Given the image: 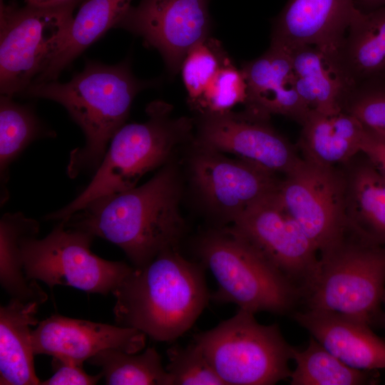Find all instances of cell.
Wrapping results in <instances>:
<instances>
[{
    "label": "cell",
    "instance_id": "obj_4",
    "mask_svg": "<svg viewBox=\"0 0 385 385\" xmlns=\"http://www.w3.org/2000/svg\"><path fill=\"white\" fill-rule=\"evenodd\" d=\"M171 106L150 103L144 123L124 124L113 136L109 147L87 187L64 207L46 216L66 220L93 200L135 186L146 173L165 163L174 148L190 137L193 120L170 116Z\"/></svg>",
    "mask_w": 385,
    "mask_h": 385
},
{
    "label": "cell",
    "instance_id": "obj_20",
    "mask_svg": "<svg viewBox=\"0 0 385 385\" xmlns=\"http://www.w3.org/2000/svg\"><path fill=\"white\" fill-rule=\"evenodd\" d=\"M344 175L349 229L362 240L385 246V175L364 155Z\"/></svg>",
    "mask_w": 385,
    "mask_h": 385
},
{
    "label": "cell",
    "instance_id": "obj_23",
    "mask_svg": "<svg viewBox=\"0 0 385 385\" xmlns=\"http://www.w3.org/2000/svg\"><path fill=\"white\" fill-rule=\"evenodd\" d=\"M301 125L298 146L304 159L334 166L349 162L361 153L364 128L344 111L328 115L312 110Z\"/></svg>",
    "mask_w": 385,
    "mask_h": 385
},
{
    "label": "cell",
    "instance_id": "obj_28",
    "mask_svg": "<svg viewBox=\"0 0 385 385\" xmlns=\"http://www.w3.org/2000/svg\"><path fill=\"white\" fill-rule=\"evenodd\" d=\"M49 135L31 108L0 96V171L1 181L6 183L8 168L14 160L33 140Z\"/></svg>",
    "mask_w": 385,
    "mask_h": 385
},
{
    "label": "cell",
    "instance_id": "obj_11",
    "mask_svg": "<svg viewBox=\"0 0 385 385\" xmlns=\"http://www.w3.org/2000/svg\"><path fill=\"white\" fill-rule=\"evenodd\" d=\"M232 223L231 228L285 277L301 283L302 291L309 289L319 270L318 251L277 190L255 202Z\"/></svg>",
    "mask_w": 385,
    "mask_h": 385
},
{
    "label": "cell",
    "instance_id": "obj_5",
    "mask_svg": "<svg viewBox=\"0 0 385 385\" xmlns=\"http://www.w3.org/2000/svg\"><path fill=\"white\" fill-rule=\"evenodd\" d=\"M197 252L217 282L214 301L233 303L253 314H284L302 291L231 227L204 235Z\"/></svg>",
    "mask_w": 385,
    "mask_h": 385
},
{
    "label": "cell",
    "instance_id": "obj_30",
    "mask_svg": "<svg viewBox=\"0 0 385 385\" xmlns=\"http://www.w3.org/2000/svg\"><path fill=\"white\" fill-rule=\"evenodd\" d=\"M247 100V83L242 69L231 59L226 60L192 108L200 115L219 114L232 111Z\"/></svg>",
    "mask_w": 385,
    "mask_h": 385
},
{
    "label": "cell",
    "instance_id": "obj_35",
    "mask_svg": "<svg viewBox=\"0 0 385 385\" xmlns=\"http://www.w3.org/2000/svg\"><path fill=\"white\" fill-rule=\"evenodd\" d=\"M356 5H359L363 11H369L379 7L385 6V0H355Z\"/></svg>",
    "mask_w": 385,
    "mask_h": 385
},
{
    "label": "cell",
    "instance_id": "obj_26",
    "mask_svg": "<svg viewBox=\"0 0 385 385\" xmlns=\"http://www.w3.org/2000/svg\"><path fill=\"white\" fill-rule=\"evenodd\" d=\"M296 367L291 372V385H360L371 384L370 371L348 366L329 351L313 337L303 350L292 347Z\"/></svg>",
    "mask_w": 385,
    "mask_h": 385
},
{
    "label": "cell",
    "instance_id": "obj_34",
    "mask_svg": "<svg viewBox=\"0 0 385 385\" xmlns=\"http://www.w3.org/2000/svg\"><path fill=\"white\" fill-rule=\"evenodd\" d=\"M360 152L385 175V135L364 128Z\"/></svg>",
    "mask_w": 385,
    "mask_h": 385
},
{
    "label": "cell",
    "instance_id": "obj_12",
    "mask_svg": "<svg viewBox=\"0 0 385 385\" xmlns=\"http://www.w3.org/2000/svg\"><path fill=\"white\" fill-rule=\"evenodd\" d=\"M210 0H140L115 28L140 36L156 49L173 75L180 71L188 51L210 36Z\"/></svg>",
    "mask_w": 385,
    "mask_h": 385
},
{
    "label": "cell",
    "instance_id": "obj_25",
    "mask_svg": "<svg viewBox=\"0 0 385 385\" xmlns=\"http://www.w3.org/2000/svg\"><path fill=\"white\" fill-rule=\"evenodd\" d=\"M38 230V222L20 212L5 213L0 220L1 285L11 299L40 305L48 295L36 280L26 278L21 254L23 237L37 235Z\"/></svg>",
    "mask_w": 385,
    "mask_h": 385
},
{
    "label": "cell",
    "instance_id": "obj_33",
    "mask_svg": "<svg viewBox=\"0 0 385 385\" xmlns=\"http://www.w3.org/2000/svg\"><path fill=\"white\" fill-rule=\"evenodd\" d=\"M51 365L54 374L49 379L41 381V385H93L103 377L101 372L89 375L79 365L68 359L53 356Z\"/></svg>",
    "mask_w": 385,
    "mask_h": 385
},
{
    "label": "cell",
    "instance_id": "obj_9",
    "mask_svg": "<svg viewBox=\"0 0 385 385\" xmlns=\"http://www.w3.org/2000/svg\"><path fill=\"white\" fill-rule=\"evenodd\" d=\"M27 235L21 241L24 271L29 280H39L51 289L68 286L89 293H113L133 267L93 254L94 235L66 227L60 221L42 239Z\"/></svg>",
    "mask_w": 385,
    "mask_h": 385
},
{
    "label": "cell",
    "instance_id": "obj_2",
    "mask_svg": "<svg viewBox=\"0 0 385 385\" xmlns=\"http://www.w3.org/2000/svg\"><path fill=\"white\" fill-rule=\"evenodd\" d=\"M112 294L119 326L163 342L188 332L210 298L202 267L185 259L177 247L161 251L142 267H133Z\"/></svg>",
    "mask_w": 385,
    "mask_h": 385
},
{
    "label": "cell",
    "instance_id": "obj_10",
    "mask_svg": "<svg viewBox=\"0 0 385 385\" xmlns=\"http://www.w3.org/2000/svg\"><path fill=\"white\" fill-rule=\"evenodd\" d=\"M277 195L321 255L346 239L345 175L334 166L302 158L280 180Z\"/></svg>",
    "mask_w": 385,
    "mask_h": 385
},
{
    "label": "cell",
    "instance_id": "obj_32",
    "mask_svg": "<svg viewBox=\"0 0 385 385\" xmlns=\"http://www.w3.org/2000/svg\"><path fill=\"white\" fill-rule=\"evenodd\" d=\"M342 111L366 129L385 135V78L362 83L346 93Z\"/></svg>",
    "mask_w": 385,
    "mask_h": 385
},
{
    "label": "cell",
    "instance_id": "obj_36",
    "mask_svg": "<svg viewBox=\"0 0 385 385\" xmlns=\"http://www.w3.org/2000/svg\"><path fill=\"white\" fill-rule=\"evenodd\" d=\"M73 0H25L26 4L38 6H52L66 3Z\"/></svg>",
    "mask_w": 385,
    "mask_h": 385
},
{
    "label": "cell",
    "instance_id": "obj_38",
    "mask_svg": "<svg viewBox=\"0 0 385 385\" xmlns=\"http://www.w3.org/2000/svg\"><path fill=\"white\" fill-rule=\"evenodd\" d=\"M0 1H2V0H0Z\"/></svg>",
    "mask_w": 385,
    "mask_h": 385
},
{
    "label": "cell",
    "instance_id": "obj_15",
    "mask_svg": "<svg viewBox=\"0 0 385 385\" xmlns=\"http://www.w3.org/2000/svg\"><path fill=\"white\" fill-rule=\"evenodd\" d=\"M34 354L84 361L108 349L138 353L145 346L146 334L136 329L53 314L31 331Z\"/></svg>",
    "mask_w": 385,
    "mask_h": 385
},
{
    "label": "cell",
    "instance_id": "obj_14",
    "mask_svg": "<svg viewBox=\"0 0 385 385\" xmlns=\"http://www.w3.org/2000/svg\"><path fill=\"white\" fill-rule=\"evenodd\" d=\"M195 143L285 175L302 160L295 147L267 123L245 111L200 115Z\"/></svg>",
    "mask_w": 385,
    "mask_h": 385
},
{
    "label": "cell",
    "instance_id": "obj_31",
    "mask_svg": "<svg viewBox=\"0 0 385 385\" xmlns=\"http://www.w3.org/2000/svg\"><path fill=\"white\" fill-rule=\"evenodd\" d=\"M166 371L173 385H225L195 342L174 345L167 350Z\"/></svg>",
    "mask_w": 385,
    "mask_h": 385
},
{
    "label": "cell",
    "instance_id": "obj_19",
    "mask_svg": "<svg viewBox=\"0 0 385 385\" xmlns=\"http://www.w3.org/2000/svg\"><path fill=\"white\" fill-rule=\"evenodd\" d=\"M348 31L335 61L349 88L385 78V6L358 8Z\"/></svg>",
    "mask_w": 385,
    "mask_h": 385
},
{
    "label": "cell",
    "instance_id": "obj_17",
    "mask_svg": "<svg viewBox=\"0 0 385 385\" xmlns=\"http://www.w3.org/2000/svg\"><path fill=\"white\" fill-rule=\"evenodd\" d=\"M247 83L245 111L268 120L280 115L302 125L312 111L300 96L289 53L270 45L241 68Z\"/></svg>",
    "mask_w": 385,
    "mask_h": 385
},
{
    "label": "cell",
    "instance_id": "obj_3",
    "mask_svg": "<svg viewBox=\"0 0 385 385\" xmlns=\"http://www.w3.org/2000/svg\"><path fill=\"white\" fill-rule=\"evenodd\" d=\"M155 83L135 78L128 60L115 65L87 61L69 81L34 83L23 94L58 103L81 128L86 143L71 152L67 168L74 178L98 168L113 136L125 124L134 98Z\"/></svg>",
    "mask_w": 385,
    "mask_h": 385
},
{
    "label": "cell",
    "instance_id": "obj_37",
    "mask_svg": "<svg viewBox=\"0 0 385 385\" xmlns=\"http://www.w3.org/2000/svg\"><path fill=\"white\" fill-rule=\"evenodd\" d=\"M382 302L384 304V306H385V290H384V295H383ZM384 321H385V315L384 316Z\"/></svg>",
    "mask_w": 385,
    "mask_h": 385
},
{
    "label": "cell",
    "instance_id": "obj_29",
    "mask_svg": "<svg viewBox=\"0 0 385 385\" xmlns=\"http://www.w3.org/2000/svg\"><path fill=\"white\" fill-rule=\"evenodd\" d=\"M229 58L220 42L210 36L196 44L186 54L180 71L192 108Z\"/></svg>",
    "mask_w": 385,
    "mask_h": 385
},
{
    "label": "cell",
    "instance_id": "obj_21",
    "mask_svg": "<svg viewBox=\"0 0 385 385\" xmlns=\"http://www.w3.org/2000/svg\"><path fill=\"white\" fill-rule=\"evenodd\" d=\"M132 0H83L56 51L32 83L56 81L88 46L116 25Z\"/></svg>",
    "mask_w": 385,
    "mask_h": 385
},
{
    "label": "cell",
    "instance_id": "obj_27",
    "mask_svg": "<svg viewBox=\"0 0 385 385\" xmlns=\"http://www.w3.org/2000/svg\"><path fill=\"white\" fill-rule=\"evenodd\" d=\"M87 361L101 369L108 385H173L171 376L154 347H148L139 354L108 349Z\"/></svg>",
    "mask_w": 385,
    "mask_h": 385
},
{
    "label": "cell",
    "instance_id": "obj_8",
    "mask_svg": "<svg viewBox=\"0 0 385 385\" xmlns=\"http://www.w3.org/2000/svg\"><path fill=\"white\" fill-rule=\"evenodd\" d=\"M83 0L38 6L0 2V92L23 94L56 51Z\"/></svg>",
    "mask_w": 385,
    "mask_h": 385
},
{
    "label": "cell",
    "instance_id": "obj_6",
    "mask_svg": "<svg viewBox=\"0 0 385 385\" xmlns=\"http://www.w3.org/2000/svg\"><path fill=\"white\" fill-rule=\"evenodd\" d=\"M254 314L239 309L232 317L194 336L225 385H272L290 376L292 347L277 324H261Z\"/></svg>",
    "mask_w": 385,
    "mask_h": 385
},
{
    "label": "cell",
    "instance_id": "obj_13",
    "mask_svg": "<svg viewBox=\"0 0 385 385\" xmlns=\"http://www.w3.org/2000/svg\"><path fill=\"white\" fill-rule=\"evenodd\" d=\"M190 161L192 181L214 213L232 222L257 201L275 192L277 175L240 158L196 144Z\"/></svg>",
    "mask_w": 385,
    "mask_h": 385
},
{
    "label": "cell",
    "instance_id": "obj_24",
    "mask_svg": "<svg viewBox=\"0 0 385 385\" xmlns=\"http://www.w3.org/2000/svg\"><path fill=\"white\" fill-rule=\"evenodd\" d=\"M285 50L292 58L297 91L309 108L328 115L342 111L350 88L334 59L312 46Z\"/></svg>",
    "mask_w": 385,
    "mask_h": 385
},
{
    "label": "cell",
    "instance_id": "obj_16",
    "mask_svg": "<svg viewBox=\"0 0 385 385\" xmlns=\"http://www.w3.org/2000/svg\"><path fill=\"white\" fill-rule=\"evenodd\" d=\"M357 10L355 0H287L273 21L270 45L312 46L334 58Z\"/></svg>",
    "mask_w": 385,
    "mask_h": 385
},
{
    "label": "cell",
    "instance_id": "obj_18",
    "mask_svg": "<svg viewBox=\"0 0 385 385\" xmlns=\"http://www.w3.org/2000/svg\"><path fill=\"white\" fill-rule=\"evenodd\" d=\"M294 318L348 366L364 371L385 369V341L369 325L339 313L313 309L297 312Z\"/></svg>",
    "mask_w": 385,
    "mask_h": 385
},
{
    "label": "cell",
    "instance_id": "obj_7",
    "mask_svg": "<svg viewBox=\"0 0 385 385\" xmlns=\"http://www.w3.org/2000/svg\"><path fill=\"white\" fill-rule=\"evenodd\" d=\"M319 263L306 292L308 309L339 313L370 327L377 324L385 290V246L345 239L322 255Z\"/></svg>",
    "mask_w": 385,
    "mask_h": 385
},
{
    "label": "cell",
    "instance_id": "obj_1",
    "mask_svg": "<svg viewBox=\"0 0 385 385\" xmlns=\"http://www.w3.org/2000/svg\"><path fill=\"white\" fill-rule=\"evenodd\" d=\"M180 195L177 170L168 164L142 185L97 198L63 222L118 246L140 267L177 247L185 230Z\"/></svg>",
    "mask_w": 385,
    "mask_h": 385
},
{
    "label": "cell",
    "instance_id": "obj_22",
    "mask_svg": "<svg viewBox=\"0 0 385 385\" xmlns=\"http://www.w3.org/2000/svg\"><path fill=\"white\" fill-rule=\"evenodd\" d=\"M39 304L11 299L0 308V384L39 385L34 369L30 326Z\"/></svg>",
    "mask_w": 385,
    "mask_h": 385
}]
</instances>
